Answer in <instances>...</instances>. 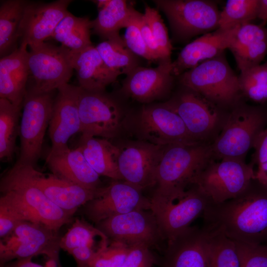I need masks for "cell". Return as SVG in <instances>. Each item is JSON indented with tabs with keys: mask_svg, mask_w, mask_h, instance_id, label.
Returning <instances> with one entry per match:
<instances>
[{
	"mask_svg": "<svg viewBox=\"0 0 267 267\" xmlns=\"http://www.w3.org/2000/svg\"><path fill=\"white\" fill-rule=\"evenodd\" d=\"M23 0H6L0 6V56L16 50L19 30L27 3Z\"/></svg>",
	"mask_w": 267,
	"mask_h": 267,
	"instance_id": "31",
	"label": "cell"
},
{
	"mask_svg": "<svg viewBox=\"0 0 267 267\" xmlns=\"http://www.w3.org/2000/svg\"><path fill=\"white\" fill-rule=\"evenodd\" d=\"M45 161L52 174L60 178L90 189L97 190L102 187L100 176L78 147L50 149Z\"/></svg>",
	"mask_w": 267,
	"mask_h": 267,
	"instance_id": "24",
	"label": "cell"
},
{
	"mask_svg": "<svg viewBox=\"0 0 267 267\" xmlns=\"http://www.w3.org/2000/svg\"><path fill=\"white\" fill-rule=\"evenodd\" d=\"M143 15L151 30L161 53L162 61L171 60L172 46L167 28L158 11L155 8L146 5Z\"/></svg>",
	"mask_w": 267,
	"mask_h": 267,
	"instance_id": "38",
	"label": "cell"
},
{
	"mask_svg": "<svg viewBox=\"0 0 267 267\" xmlns=\"http://www.w3.org/2000/svg\"><path fill=\"white\" fill-rule=\"evenodd\" d=\"M179 81L216 105L233 104L241 93L238 76L229 65L224 51L184 72Z\"/></svg>",
	"mask_w": 267,
	"mask_h": 267,
	"instance_id": "3",
	"label": "cell"
},
{
	"mask_svg": "<svg viewBox=\"0 0 267 267\" xmlns=\"http://www.w3.org/2000/svg\"><path fill=\"white\" fill-rule=\"evenodd\" d=\"M229 49L240 72L261 64L267 53V28L252 23L240 25Z\"/></svg>",
	"mask_w": 267,
	"mask_h": 267,
	"instance_id": "27",
	"label": "cell"
},
{
	"mask_svg": "<svg viewBox=\"0 0 267 267\" xmlns=\"http://www.w3.org/2000/svg\"><path fill=\"white\" fill-rule=\"evenodd\" d=\"M77 147L99 176L123 180L118 166V145L108 139L81 135Z\"/></svg>",
	"mask_w": 267,
	"mask_h": 267,
	"instance_id": "28",
	"label": "cell"
},
{
	"mask_svg": "<svg viewBox=\"0 0 267 267\" xmlns=\"http://www.w3.org/2000/svg\"><path fill=\"white\" fill-rule=\"evenodd\" d=\"M255 149L254 160L258 165L267 162V129L257 136L253 144Z\"/></svg>",
	"mask_w": 267,
	"mask_h": 267,
	"instance_id": "45",
	"label": "cell"
},
{
	"mask_svg": "<svg viewBox=\"0 0 267 267\" xmlns=\"http://www.w3.org/2000/svg\"><path fill=\"white\" fill-rule=\"evenodd\" d=\"M0 190L9 203L51 229L58 231L72 220L73 215L57 207L38 187L11 169L1 177Z\"/></svg>",
	"mask_w": 267,
	"mask_h": 267,
	"instance_id": "4",
	"label": "cell"
},
{
	"mask_svg": "<svg viewBox=\"0 0 267 267\" xmlns=\"http://www.w3.org/2000/svg\"><path fill=\"white\" fill-rule=\"evenodd\" d=\"M27 45L24 44L0 60V98L21 107L30 76Z\"/></svg>",
	"mask_w": 267,
	"mask_h": 267,
	"instance_id": "25",
	"label": "cell"
},
{
	"mask_svg": "<svg viewBox=\"0 0 267 267\" xmlns=\"http://www.w3.org/2000/svg\"><path fill=\"white\" fill-rule=\"evenodd\" d=\"M267 124V111L261 107L237 105L211 146L213 155L222 158H242L253 146Z\"/></svg>",
	"mask_w": 267,
	"mask_h": 267,
	"instance_id": "5",
	"label": "cell"
},
{
	"mask_svg": "<svg viewBox=\"0 0 267 267\" xmlns=\"http://www.w3.org/2000/svg\"><path fill=\"white\" fill-rule=\"evenodd\" d=\"M163 267H210L209 238L203 228L190 226L168 241Z\"/></svg>",
	"mask_w": 267,
	"mask_h": 267,
	"instance_id": "20",
	"label": "cell"
},
{
	"mask_svg": "<svg viewBox=\"0 0 267 267\" xmlns=\"http://www.w3.org/2000/svg\"><path fill=\"white\" fill-rule=\"evenodd\" d=\"M240 91L254 101L267 100V62L241 72L238 76Z\"/></svg>",
	"mask_w": 267,
	"mask_h": 267,
	"instance_id": "37",
	"label": "cell"
},
{
	"mask_svg": "<svg viewBox=\"0 0 267 267\" xmlns=\"http://www.w3.org/2000/svg\"><path fill=\"white\" fill-rule=\"evenodd\" d=\"M61 237L58 231L41 223L23 221L11 233L0 239V266L13 260L40 255L59 260Z\"/></svg>",
	"mask_w": 267,
	"mask_h": 267,
	"instance_id": "8",
	"label": "cell"
},
{
	"mask_svg": "<svg viewBox=\"0 0 267 267\" xmlns=\"http://www.w3.org/2000/svg\"><path fill=\"white\" fill-rule=\"evenodd\" d=\"M70 52L62 45L45 42L30 48L28 63L33 81L27 89L35 92H50L68 84L73 71Z\"/></svg>",
	"mask_w": 267,
	"mask_h": 267,
	"instance_id": "12",
	"label": "cell"
},
{
	"mask_svg": "<svg viewBox=\"0 0 267 267\" xmlns=\"http://www.w3.org/2000/svg\"><path fill=\"white\" fill-rule=\"evenodd\" d=\"M72 1L58 0L50 2L27 1L19 36L20 44L30 48L44 43L51 37L56 27L67 14V8Z\"/></svg>",
	"mask_w": 267,
	"mask_h": 267,
	"instance_id": "18",
	"label": "cell"
},
{
	"mask_svg": "<svg viewBox=\"0 0 267 267\" xmlns=\"http://www.w3.org/2000/svg\"><path fill=\"white\" fill-rule=\"evenodd\" d=\"M118 146V166L123 180L141 190L155 185L164 146L137 139Z\"/></svg>",
	"mask_w": 267,
	"mask_h": 267,
	"instance_id": "17",
	"label": "cell"
},
{
	"mask_svg": "<svg viewBox=\"0 0 267 267\" xmlns=\"http://www.w3.org/2000/svg\"><path fill=\"white\" fill-rule=\"evenodd\" d=\"M205 229L208 234L210 267H240L235 242L220 232Z\"/></svg>",
	"mask_w": 267,
	"mask_h": 267,
	"instance_id": "35",
	"label": "cell"
},
{
	"mask_svg": "<svg viewBox=\"0 0 267 267\" xmlns=\"http://www.w3.org/2000/svg\"><path fill=\"white\" fill-rule=\"evenodd\" d=\"M11 169L38 187L57 207L73 215L95 197L101 188L90 189L52 173H43L33 166L14 165Z\"/></svg>",
	"mask_w": 267,
	"mask_h": 267,
	"instance_id": "16",
	"label": "cell"
},
{
	"mask_svg": "<svg viewBox=\"0 0 267 267\" xmlns=\"http://www.w3.org/2000/svg\"><path fill=\"white\" fill-rule=\"evenodd\" d=\"M138 19L141 34L148 50L155 61H162L161 53L143 14L139 13Z\"/></svg>",
	"mask_w": 267,
	"mask_h": 267,
	"instance_id": "44",
	"label": "cell"
},
{
	"mask_svg": "<svg viewBox=\"0 0 267 267\" xmlns=\"http://www.w3.org/2000/svg\"><path fill=\"white\" fill-rule=\"evenodd\" d=\"M252 165L241 159L224 158L217 163L209 162L196 178L193 185L213 203L233 199L244 192L255 179Z\"/></svg>",
	"mask_w": 267,
	"mask_h": 267,
	"instance_id": "7",
	"label": "cell"
},
{
	"mask_svg": "<svg viewBox=\"0 0 267 267\" xmlns=\"http://www.w3.org/2000/svg\"><path fill=\"white\" fill-rule=\"evenodd\" d=\"M111 241L130 246L156 245L164 238L151 210H136L105 219L95 226Z\"/></svg>",
	"mask_w": 267,
	"mask_h": 267,
	"instance_id": "15",
	"label": "cell"
},
{
	"mask_svg": "<svg viewBox=\"0 0 267 267\" xmlns=\"http://www.w3.org/2000/svg\"><path fill=\"white\" fill-rule=\"evenodd\" d=\"M171 60L161 61L155 68L137 66L123 82L122 91L141 103L161 99L170 90L173 80Z\"/></svg>",
	"mask_w": 267,
	"mask_h": 267,
	"instance_id": "21",
	"label": "cell"
},
{
	"mask_svg": "<svg viewBox=\"0 0 267 267\" xmlns=\"http://www.w3.org/2000/svg\"><path fill=\"white\" fill-rule=\"evenodd\" d=\"M23 221L7 207L0 204V236L3 238L11 233Z\"/></svg>",
	"mask_w": 267,
	"mask_h": 267,
	"instance_id": "43",
	"label": "cell"
},
{
	"mask_svg": "<svg viewBox=\"0 0 267 267\" xmlns=\"http://www.w3.org/2000/svg\"><path fill=\"white\" fill-rule=\"evenodd\" d=\"M213 155L211 146L200 143L163 146L156 172V188L150 198L158 202L182 196L193 185Z\"/></svg>",
	"mask_w": 267,
	"mask_h": 267,
	"instance_id": "2",
	"label": "cell"
},
{
	"mask_svg": "<svg viewBox=\"0 0 267 267\" xmlns=\"http://www.w3.org/2000/svg\"><path fill=\"white\" fill-rule=\"evenodd\" d=\"M260 0H228L220 13L219 28L227 29L258 18Z\"/></svg>",
	"mask_w": 267,
	"mask_h": 267,
	"instance_id": "36",
	"label": "cell"
},
{
	"mask_svg": "<svg viewBox=\"0 0 267 267\" xmlns=\"http://www.w3.org/2000/svg\"><path fill=\"white\" fill-rule=\"evenodd\" d=\"M101 187L93 199L83 206L87 217L95 224L111 217L136 210H150V199L125 181L113 180Z\"/></svg>",
	"mask_w": 267,
	"mask_h": 267,
	"instance_id": "14",
	"label": "cell"
},
{
	"mask_svg": "<svg viewBox=\"0 0 267 267\" xmlns=\"http://www.w3.org/2000/svg\"><path fill=\"white\" fill-rule=\"evenodd\" d=\"M211 203L210 199L193 185L176 199L151 202L150 210L157 219L163 238L168 241L190 227Z\"/></svg>",
	"mask_w": 267,
	"mask_h": 267,
	"instance_id": "13",
	"label": "cell"
},
{
	"mask_svg": "<svg viewBox=\"0 0 267 267\" xmlns=\"http://www.w3.org/2000/svg\"><path fill=\"white\" fill-rule=\"evenodd\" d=\"M156 259L150 247L144 244L129 246L126 258L121 267H151Z\"/></svg>",
	"mask_w": 267,
	"mask_h": 267,
	"instance_id": "42",
	"label": "cell"
},
{
	"mask_svg": "<svg viewBox=\"0 0 267 267\" xmlns=\"http://www.w3.org/2000/svg\"><path fill=\"white\" fill-rule=\"evenodd\" d=\"M235 243L240 267H267V245Z\"/></svg>",
	"mask_w": 267,
	"mask_h": 267,
	"instance_id": "41",
	"label": "cell"
},
{
	"mask_svg": "<svg viewBox=\"0 0 267 267\" xmlns=\"http://www.w3.org/2000/svg\"><path fill=\"white\" fill-rule=\"evenodd\" d=\"M81 135L116 137L124 125L121 108L105 91H91L75 87Z\"/></svg>",
	"mask_w": 267,
	"mask_h": 267,
	"instance_id": "9",
	"label": "cell"
},
{
	"mask_svg": "<svg viewBox=\"0 0 267 267\" xmlns=\"http://www.w3.org/2000/svg\"><path fill=\"white\" fill-rule=\"evenodd\" d=\"M108 238L96 226L83 220L76 219L61 237L60 248L70 253L76 248L89 247L101 251L109 244Z\"/></svg>",
	"mask_w": 267,
	"mask_h": 267,
	"instance_id": "32",
	"label": "cell"
},
{
	"mask_svg": "<svg viewBox=\"0 0 267 267\" xmlns=\"http://www.w3.org/2000/svg\"><path fill=\"white\" fill-rule=\"evenodd\" d=\"M32 258H29L20 260H16L10 262L1 267H46L40 264L34 263ZM58 267H61V266Z\"/></svg>",
	"mask_w": 267,
	"mask_h": 267,
	"instance_id": "46",
	"label": "cell"
},
{
	"mask_svg": "<svg viewBox=\"0 0 267 267\" xmlns=\"http://www.w3.org/2000/svg\"><path fill=\"white\" fill-rule=\"evenodd\" d=\"M139 13L133 8L123 39L127 47L134 54L154 62L155 60L148 50L141 34L138 19Z\"/></svg>",
	"mask_w": 267,
	"mask_h": 267,
	"instance_id": "39",
	"label": "cell"
},
{
	"mask_svg": "<svg viewBox=\"0 0 267 267\" xmlns=\"http://www.w3.org/2000/svg\"><path fill=\"white\" fill-rule=\"evenodd\" d=\"M179 38L188 39L213 32L219 27L221 11L207 0H156Z\"/></svg>",
	"mask_w": 267,
	"mask_h": 267,
	"instance_id": "10",
	"label": "cell"
},
{
	"mask_svg": "<svg viewBox=\"0 0 267 267\" xmlns=\"http://www.w3.org/2000/svg\"><path fill=\"white\" fill-rule=\"evenodd\" d=\"M95 47L106 65L118 76L128 75L138 66L135 55L120 36L104 40Z\"/></svg>",
	"mask_w": 267,
	"mask_h": 267,
	"instance_id": "34",
	"label": "cell"
},
{
	"mask_svg": "<svg viewBox=\"0 0 267 267\" xmlns=\"http://www.w3.org/2000/svg\"><path fill=\"white\" fill-rule=\"evenodd\" d=\"M92 21L77 17L69 11L56 27L51 37L71 52H79L92 45L90 40Z\"/></svg>",
	"mask_w": 267,
	"mask_h": 267,
	"instance_id": "29",
	"label": "cell"
},
{
	"mask_svg": "<svg viewBox=\"0 0 267 267\" xmlns=\"http://www.w3.org/2000/svg\"><path fill=\"white\" fill-rule=\"evenodd\" d=\"M164 103L181 119L190 134L199 140L216 127L219 114L216 105L201 95L186 89Z\"/></svg>",
	"mask_w": 267,
	"mask_h": 267,
	"instance_id": "19",
	"label": "cell"
},
{
	"mask_svg": "<svg viewBox=\"0 0 267 267\" xmlns=\"http://www.w3.org/2000/svg\"><path fill=\"white\" fill-rule=\"evenodd\" d=\"M258 18L262 21L260 25L265 26L267 23V0H260Z\"/></svg>",
	"mask_w": 267,
	"mask_h": 267,
	"instance_id": "48",
	"label": "cell"
},
{
	"mask_svg": "<svg viewBox=\"0 0 267 267\" xmlns=\"http://www.w3.org/2000/svg\"><path fill=\"white\" fill-rule=\"evenodd\" d=\"M133 8L126 0H108L92 21L93 33L104 40L119 36L120 29L126 28L129 24Z\"/></svg>",
	"mask_w": 267,
	"mask_h": 267,
	"instance_id": "30",
	"label": "cell"
},
{
	"mask_svg": "<svg viewBox=\"0 0 267 267\" xmlns=\"http://www.w3.org/2000/svg\"><path fill=\"white\" fill-rule=\"evenodd\" d=\"M75 87L67 84L57 89L48 128L51 150L68 147L70 137L80 133L81 121Z\"/></svg>",
	"mask_w": 267,
	"mask_h": 267,
	"instance_id": "22",
	"label": "cell"
},
{
	"mask_svg": "<svg viewBox=\"0 0 267 267\" xmlns=\"http://www.w3.org/2000/svg\"><path fill=\"white\" fill-rule=\"evenodd\" d=\"M253 181L237 197L211 202L203 214V227L234 242L267 245V188Z\"/></svg>",
	"mask_w": 267,
	"mask_h": 267,
	"instance_id": "1",
	"label": "cell"
},
{
	"mask_svg": "<svg viewBox=\"0 0 267 267\" xmlns=\"http://www.w3.org/2000/svg\"><path fill=\"white\" fill-rule=\"evenodd\" d=\"M132 122L133 133L140 140L159 146L200 143L180 117L164 104L143 106Z\"/></svg>",
	"mask_w": 267,
	"mask_h": 267,
	"instance_id": "11",
	"label": "cell"
},
{
	"mask_svg": "<svg viewBox=\"0 0 267 267\" xmlns=\"http://www.w3.org/2000/svg\"><path fill=\"white\" fill-rule=\"evenodd\" d=\"M52 92L27 89L20 123L19 156L15 165L35 167L40 158L55 99Z\"/></svg>",
	"mask_w": 267,
	"mask_h": 267,
	"instance_id": "6",
	"label": "cell"
},
{
	"mask_svg": "<svg viewBox=\"0 0 267 267\" xmlns=\"http://www.w3.org/2000/svg\"><path fill=\"white\" fill-rule=\"evenodd\" d=\"M255 179L267 188V162L258 165Z\"/></svg>",
	"mask_w": 267,
	"mask_h": 267,
	"instance_id": "47",
	"label": "cell"
},
{
	"mask_svg": "<svg viewBox=\"0 0 267 267\" xmlns=\"http://www.w3.org/2000/svg\"><path fill=\"white\" fill-rule=\"evenodd\" d=\"M21 107L5 98H0V159L10 161L16 149L19 135V117Z\"/></svg>",
	"mask_w": 267,
	"mask_h": 267,
	"instance_id": "33",
	"label": "cell"
},
{
	"mask_svg": "<svg viewBox=\"0 0 267 267\" xmlns=\"http://www.w3.org/2000/svg\"><path fill=\"white\" fill-rule=\"evenodd\" d=\"M70 58L79 86L84 89L105 91L119 76L106 65L93 45L79 52L70 51Z\"/></svg>",
	"mask_w": 267,
	"mask_h": 267,
	"instance_id": "26",
	"label": "cell"
},
{
	"mask_svg": "<svg viewBox=\"0 0 267 267\" xmlns=\"http://www.w3.org/2000/svg\"><path fill=\"white\" fill-rule=\"evenodd\" d=\"M129 247L122 242L111 241L105 249L93 258L89 267H121L126 258Z\"/></svg>",
	"mask_w": 267,
	"mask_h": 267,
	"instance_id": "40",
	"label": "cell"
},
{
	"mask_svg": "<svg viewBox=\"0 0 267 267\" xmlns=\"http://www.w3.org/2000/svg\"><path fill=\"white\" fill-rule=\"evenodd\" d=\"M239 26L227 29L218 28L203 34L186 45L176 60L172 62V75L180 76L203 61L229 49Z\"/></svg>",
	"mask_w": 267,
	"mask_h": 267,
	"instance_id": "23",
	"label": "cell"
}]
</instances>
